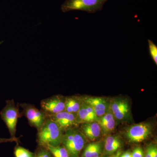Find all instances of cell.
Masks as SVG:
<instances>
[{
	"mask_svg": "<svg viewBox=\"0 0 157 157\" xmlns=\"http://www.w3.org/2000/svg\"><path fill=\"white\" fill-rule=\"evenodd\" d=\"M121 146L120 138L117 136H110L105 139L104 144L105 151L108 154L114 153Z\"/></svg>",
	"mask_w": 157,
	"mask_h": 157,
	"instance_id": "14",
	"label": "cell"
},
{
	"mask_svg": "<svg viewBox=\"0 0 157 157\" xmlns=\"http://www.w3.org/2000/svg\"><path fill=\"white\" fill-rule=\"evenodd\" d=\"M108 0H66L61 9L63 12L81 11L94 13L103 9Z\"/></svg>",
	"mask_w": 157,
	"mask_h": 157,
	"instance_id": "2",
	"label": "cell"
},
{
	"mask_svg": "<svg viewBox=\"0 0 157 157\" xmlns=\"http://www.w3.org/2000/svg\"><path fill=\"white\" fill-rule=\"evenodd\" d=\"M151 131L150 124L141 123L130 127L127 132V137L132 142H142L148 137Z\"/></svg>",
	"mask_w": 157,
	"mask_h": 157,
	"instance_id": "6",
	"label": "cell"
},
{
	"mask_svg": "<svg viewBox=\"0 0 157 157\" xmlns=\"http://www.w3.org/2000/svg\"><path fill=\"white\" fill-rule=\"evenodd\" d=\"M47 116L54 121L62 130L70 129V128L78 124L76 121V115L74 113H70L65 110Z\"/></svg>",
	"mask_w": 157,
	"mask_h": 157,
	"instance_id": "10",
	"label": "cell"
},
{
	"mask_svg": "<svg viewBox=\"0 0 157 157\" xmlns=\"http://www.w3.org/2000/svg\"><path fill=\"white\" fill-rule=\"evenodd\" d=\"M109 108L114 117L118 120H125L130 116V106L126 99L121 98L113 99L110 102Z\"/></svg>",
	"mask_w": 157,
	"mask_h": 157,
	"instance_id": "8",
	"label": "cell"
},
{
	"mask_svg": "<svg viewBox=\"0 0 157 157\" xmlns=\"http://www.w3.org/2000/svg\"><path fill=\"white\" fill-rule=\"evenodd\" d=\"M115 119L109 108L104 115L98 117L97 122L101 127V132L107 134L112 132L115 128Z\"/></svg>",
	"mask_w": 157,
	"mask_h": 157,
	"instance_id": "11",
	"label": "cell"
},
{
	"mask_svg": "<svg viewBox=\"0 0 157 157\" xmlns=\"http://www.w3.org/2000/svg\"><path fill=\"white\" fill-rule=\"evenodd\" d=\"M121 154V152L117 151L115 154L112 155L110 156L109 157H119Z\"/></svg>",
	"mask_w": 157,
	"mask_h": 157,
	"instance_id": "26",
	"label": "cell"
},
{
	"mask_svg": "<svg viewBox=\"0 0 157 157\" xmlns=\"http://www.w3.org/2000/svg\"><path fill=\"white\" fill-rule=\"evenodd\" d=\"M119 157H132V153L129 151L125 152L122 154H121Z\"/></svg>",
	"mask_w": 157,
	"mask_h": 157,
	"instance_id": "25",
	"label": "cell"
},
{
	"mask_svg": "<svg viewBox=\"0 0 157 157\" xmlns=\"http://www.w3.org/2000/svg\"><path fill=\"white\" fill-rule=\"evenodd\" d=\"M102 153L101 141L93 142L88 144L83 153V157H100Z\"/></svg>",
	"mask_w": 157,
	"mask_h": 157,
	"instance_id": "15",
	"label": "cell"
},
{
	"mask_svg": "<svg viewBox=\"0 0 157 157\" xmlns=\"http://www.w3.org/2000/svg\"><path fill=\"white\" fill-rule=\"evenodd\" d=\"M18 138L14 137L12 138L10 137L9 138H1L0 137V143H6V142H18Z\"/></svg>",
	"mask_w": 157,
	"mask_h": 157,
	"instance_id": "22",
	"label": "cell"
},
{
	"mask_svg": "<svg viewBox=\"0 0 157 157\" xmlns=\"http://www.w3.org/2000/svg\"><path fill=\"white\" fill-rule=\"evenodd\" d=\"M132 157H144L142 149L140 147H137L133 150L132 153Z\"/></svg>",
	"mask_w": 157,
	"mask_h": 157,
	"instance_id": "21",
	"label": "cell"
},
{
	"mask_svg": "<svg viewBox=\"0 0 157 157\" xmlns=\"http://www.w3.org/2000/svg\"><path fill=\"white\" fill-rule=\"evenodd\" d=\"M152 157H157V149L156 147L152 146Z\"/></svg>",
	"mask_w": 157,
	"mask_h": 157,
	"instance_id": "24",
	"label": "cell"
},
{
	"mask_svg": "<svg viewBox=\"0 0 157 157\" xmlns=\"http://www.w3.org/2000/svg\"><path fill=\"white\" fill-rule=\"evenodd\" d=\"M62 144L67 151L69 157H78L84 147L85 139L84 135L80 131L69 129L63 135Z\"/></svg>",
	"mask_w": 157,
	"mask_h": 157,
	"instance_id": "3",
	"label": "cell"
},
{
	"mask_svg": "<svg viewBox=\"0 0 157 157\" xmlns=\"http://www.w3.org/2000/svg\"><path fill=\"white\" fill-rule=\"evenodd\" d=\"M0 115L9 129L11 137H16L15 134L17 119L21 115L19 109L15 104L14 100L6 101V106L1 111Z\"/></svg>",
	"mask_w": 157,
	"mask_h": 157,
	"instance_id": "4",
	"label": "cell"
},
{
	"mask_svg": "<svg viewBox=\"0 0 157 157\" xmlns=\"http://www.w3.org/2000/svg\"><path fill=\"white\" fill-rule=\"evenodd\" d=\"M65 100L61 96L56 95L42 100L41 107L47 116L65 111Z\"/></svg>",
	"mask_w": 157,
	"mask_h": 157,
	"instance_id": "7",
	"label": "cell"
},
{
	"mask_svg": "<svg viewBox=\"0 0 157 157\" xmlns=\"http://www.w3.org/2000/svg\"><path fill=\"white\" fill-rule=\"evenodd\" d=\"M62 130L54 121L47 117L44 124L38 130L37 140L40 146L57 147L62 144Z\"/></svg>",
	"mask_w": 157,
	"mask_h": 157,
	"instance_id": "1",
	"label": "cell"
},
{
	"mask_svg": "<svg viewBox=\"0 0 157 157\" xmlns=\"http://www.w3.org/2000/svg\"><path fill=\"white\" fill-rule=\"evenodd\" d=\"M46 148L54 157H69V154L64 147L48 146Z\"/></svg>",
	"mask_w": 157,
	"mask_h": 157,
	"instance_id": "17",
	"label": "cell"
},
{
	"mask_svg": "<svg viewBox=\"0 0 157 157\" xmlns=\"http://www.w3.org/2000/svg\"><path fill=\"white\" fill-rule=\"evenodd\" d=\"M82 130L83 134L91 140H95L101 136V127L97 121L85 123L82 125Z\"/></svg>",
	"mask_w": 157,
	"mask_h": 157,
	"instance_id": "12",
	"label": "cell"
},
{
	"mask_svg": "<svg viewBox=\"0 0 157 157\" xmlns=\"http://www.w3.org/2000/svg\"><path fill=\"white\" fill-rule=\"evenodd\" d=\"M149 51L152 59L157 65V46L150 39H148Z\"/></svg>",
	"mask_w": 157,
	"mask_h": 157,
	"instance_id": "19",
	"label": "cell"
},
{
	"mask_svg": "<svg viewBox=\"0 0 157 157\" xmlns=\"http://www.w3.org/2000/svg\"><path fill=\"white\" fill-rule=\"evenodd\" d=\"M151 146H149L147 149L146 155L145 157H152V156Z\"/></svg>",
	"mask_w": 157,
	"mask_h": 157,
	"instance_id": "23",
	"label": "cell"
},
{
	"mask_svg": "<svg viewBox=\"0 0 157 157\" xmlns=\"http://www.w3.org/2000/svg\"><path fill=\"white\" fill-rule=\"evenodd\" d=\"M82 101L81 99L77 98H69L65 99V111L75 114L80 108Z\"/></svg>",
	"mask_w": 157,
	"mask_h": 157,
	"instance_id": "16",
	"label": "cell"
},
{
	"mask_svg": "<svg viewBox=\"0 0 157 157\" xmlns=\"http://www.w3.org/2000/svg\"><path fill=\"white\" fill-rule=\"evenodd\" d=\"M84 104L91 107L98 117L107 112L109 108V101L106 98L97 97H85L81 98Z\"/></svg>",
	"mask_w": 157,
	"mask_h": 157,
	"instance_id": "9",
	"label": "cell"
},
{
	"mask_svg": "<svg viewBox=\"0 0 157 157\" xmlns=\"http://www.w3.org/2000/svg\"><path fill=\"white\" fill-rule=\"evenodd\" d=\"M51 153L46 147H42V148L40 149L35 157H51Z\"/></svg>",
	"mask_w": 157,
	"mask_h": 157,
	"instance_id": "20",
	"label": "cell"
},
{
	"mask_svg": "<svg viewBox=\"0 0 157 157\" xmlns=\"http://www.w3.org/2000/svg\"><path fill=\"white\" fill-rule=\"evenodd\" d=\"M14 154L15 157H36V154L33 153L19 145L15 147Z\"/></svg>",
	"mask_w": 157,
	"mask_h": 157,
	"instance_id": "18",
	"label": "cell"
},
{
	"mask_svg": "<svg viewBox=\"0 0 157 157\" xmlns=\"http://www.w3.org/2000/svg\"><path fill=\"white\" fill-rule=\"evenodd\" d=\"M21 106L23 109L24 115L27 119L29 124L39 130L47 118L46 113L31 104H21Z\"/></svg>",
	"mask_w": 157,
	"mask_h": 157,
	"instance_id": "5",
	"label": "cell"
},
{
	"mask_svg": "<svg viewBox=\"0 0 157 157\" xmlns=\"http://www.w3.org/2000/svg\"><path fill=\"white\" fill-rule=\"evenodd\" d=\"M98 117L91 114L86 108V104L82 102L80 108L76 113V119L77 123H87L97 121Z\"/></svg>",
	"mask_w": 157,
	"mask_h": 157,
	"instance_id": "13",
	"label": "cell"
}]
</instances>
